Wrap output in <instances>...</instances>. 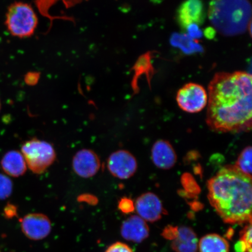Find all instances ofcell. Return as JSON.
<instances>
[{
	"label": "cell",
	"mask_w": 252,
	"mask_h": 252,
	"mask_svg": "<svg viewBox=\"0 0 252 252\" xmlns=\"http://www.w3.org/2000/svg\"><path fill=\"white\" fill-rule=\"evenodd\" d=\"M252 76L247 72H219L209 86L206 122L219 133L251 130Z\"/></svg>",
	"instance_id": "1"
},
{
	"label": "cell",
	"mask_w": 252,
	"mask_h": 252,
	"mask_svg": "<svg viewBox=\"0 0 252 252\" xmlns=\"http://www.w3.org/2000/svg\"><path fill=\"white\" fill-rule=\"evenodd\" d=\"M208 198L223 222H252V177L233 165L223 167L207 183Z\"/></svg>",
	"instance_id": "2"
},
{
	"label": "cell",
	"mask_w": 252,
	"mask_h": 252,
	"mask_svg": "<svg viewBox=\"0 0 252 252\" xmlns=\"http://www.w3.org/2000/svg\"><path fill=\"white\" fill-rule=\"evenodd\" d=\"M209 18L214 27L226 36L244 32L250 24L251 7L248 0H213Z\"/></svg>",
	"instance_id": "3"
},
{
	"label": "cell",
	"mask_w": 252,
	"mask_h": 252,
	"mask_svg": "<svg viewBox=\"0 0 252 252\" xmlns=\"http://www.w3.org/2000/svg\"><path fill=\"white\" fill-rule=\"evenodd\" d=\"M5 25L12 35L24 38L32 35L37 25V18L31 6L16 2L9 6Z\"/></svg>",
	"instance_id": "4"
},
{
	"label": "cell",
	"mask_w": 252,
	"mask_h": 252,
	"mask_svg": "<svg viewBox=\"0 0 252 252\" xmlns=\"http://www.w3.org/2000/svg\"><path fill=\"white\" fill-rule=\"evenodd\" d=\"M21 150L28 167L36 174L45 172L56 159V152L52 145L37 138L25 142Z\"/></svg>",
	"instance_id": "5"
},
{
	"label": "cell",
	"mask_w": 252,
	"mask_h": 252,
	"mask_svg": "<svg viewBox=\"0 0 252 252\" xmlns=\"http://www.w3.org/2000/svg\"><path fill=\"white\" fill-rule=\"evenodd\" d=\"M176 100L184 111L198 113L206 106L208 95L206 91L200 85L189 83L178 91Z\"/></svg>",
	"instance_id": "6"
},
{
	"label": "cell",
	"mask_w": 252,
	"mask_h": 252,
	"mask_svg": "<svg viewBox=\"0 0 252 252\" xmlns=\"http://www.w3.org/2000/svg\"><path fill=\"white\" fill-rule=\"evenodd\" d=\"M108 168L110 173L115 177L127 179L132 177L137 171V160L127 151H115L109 157Z\"/></svg>",
	"instance_id": "7"
},
{
	"label": "cell",
	"mask_w": 252,
	"mask_h": 252,
	"mask_svg": "<svg viewBox=\"0 0 252 252\" xmlns=\"http://www.w3.org/2000/svg\"><path fill=\"white\" fill-rule=\"evenodd\" d=\"M21 228L27 237L39 241L47 237L51 231V222L42 214H28L21 220Z\"/></svg>",
	"instance_id": "8"
},
{
	"label": "cell",
	"mask_w": 252,
	"mask_h": 252,
	"mask_svg": "<svg viewBox=\"0 0 252 252\" xmlns=\"http://www.w3.org/2000/svg\"><path fill=\"white\" fill-rule=\"evenodd\" d=\"M135 208L142 219L152 222L161 219L165 212L161 201L151 192L141 195L135 201Z\"/></svg>",
	"instance_id": "9"
},
{
	"label": "cell",
	"mask_w": 252,
	"mask_h": 252,
	"mask_svg": "<svg viewBox=\"0 0 252 252\" xmlns=\"http://www.w3.org/2000/svg\"><path fill=\"white\" fill-rule=\"evenodd\" d=\"M72 168L79 176L89 178L95 175L100 168V160L97 154L91 150L79 151L72 159Z\"/></svg>",
	"instance_id": "10"
},
{
	"label": "cell",
	"mask_w": 252,
	"mask_h": 252,
	"mask_svg": "<svg viewBox=\"0 0 252 252\" xmlns=\"http://www.w3.org/2000/svg\"><path fill=\"white\" fill-rule=\"evenodd\" d=\"M178 21L183 29L191 24L201 25L205 18L203 4L201 0H187L179 7Z\"/></svg>",
	"instance_id": "11"
},
{
	"label": "cell",
	"mask_w": 252,
	"mask_h": 252,
	"mask_svg": "<svg viewBox=\"0 0 252 252\" xmlns=\"http://www.w3.org/2000/svg\"><path fill=\"white\" fill-rule=\"evenodd\" d=\"M151 157L154 165L162 169H171L177 161L175 151L171 144L166 140H158L154 144Z\"/></svg>",
	"instance_id": "12"
},
{
	"label": "cell",
	"mask_w": 252,
	"mask_h": 252,
	"mask_svg": "<svg viewBox=\"0 0 252 252\" xmlns=\"http://www.w3.org/2000/svg\"><path fill=\"white\" fill-rule=\"evenodd\" d=\"M121 234L126 240L140 243L149 237V228L141 217L132 216L123 222Z\"/></svg>",
	"instance_id": "13"
},
{
	"label": "cell",
	"mask_w": 252,
	"mask_h": 252,
	"mask_svg": "<svg viewBox=\"0 0 252 252\" xmlns=\"http://www.w3.org/2000/svg\"><path fill=\"white\" fill-rule=\"evenodd\" d=\"M171 247L176 252H197L198 239L196 233L188 226L178 227V236L173 240Z\"/></svg>",
	"instance_id": "14"
},
{
	"label": "cell",
	"mask_w": 252,
	"mask_h": 252,
	"mask_svg": "<svg viewBox=\"0 0 252 252\" xmlns=\"http://www.w3.org/2000/svg\"><path fill=\"white\" fill-rule=\"evenodd\" d=\"M1 166L4 171L12 177H20L27 171V163L23 154L18 151H8L3 157Z\"/></svg>",
	"instance_id": "15"
},
{
	"label": "cell",
	"mask_w": 252,
	"mask_h": 252,
	"mask_svg": "<svg viewBox=\"0 0 252 252\" xmlns=\"http://www.w3.org/2000/svg\"><path fill=\"white\" fill-rule=\"evenodd\" d=\"M200 252H229V245L225 238L217 234H208L200 239Z\"/></svg>",
	"instance_id": "16"
},
{
	"label": "cell",
	"mask_w": 252,
	"mask_h": 252,
	"mask_svg": "<svg viewBox=\"0 0 252 252\" xmlns=\"http://www.w3.org/2000/svg\"><path fill=\"white\" fill-rule=\"evenodd\" d=\"M153 53L149 52L146 54L141 56L136 64L135 65L134 70L135 71V75L134 78V89L136 91L138 90L137 81L138 77L141 76L142 74L146 75L148 83L149 85L151 84V81L155 71L153 67L151 59L153 58Z\"/></svg>",
	"instance_id": "17"
},
{
	"label": "cell",
	"mask_w": 252,
	"mask_h": 252,
	"mask_svg": "<svg viewBox=\"0 0 252 252\" xmlns=\"http://www.w3.org/2000/svg\"><path fill=\"white\" fill-rule=\"evenodd\" d=\"M171 42L173 46L179 47L187 54L202 51V47L198 45L197 41L192 39L187 34H173Z\"/></svg>",
	"instance_id": "18"
},
{
	"label": "cell",
	"mask_w": 252,
	"mask_h": 252,
	"mask_svg": "<svg viewBox=\"0 0 252 252\" xmlns=\"http://www.w3.org/2000/svg\"><path fill=\"white\" fill-rule=\"evenodd\" d=\"M252 147L248 146L242 150L236 160L235 166L244 174L252 177Z\"/></svg>",
	"instance_id": "19"
},
{
	"label": "cell",
	"mask_w": 252,
	"mask_h": 252,
	"mask_svg": "<svg viewBox=\"0 0 252 252\" xmlns=\"http://www.w3.org/2000/svg\"><path fill=\"white\" fill-rule=\"evenodd\" d=\"M12 191V183L11 179L4 175L0 174V200L8 197Z\"/></svg>",
	"instance_id": "20"
},
{
	"label": "cell",
	"mask_w": 252,
	"mask_h": 252,
	"mask_svg": "<svg viewBox=\"0 0 252 252\" xmlns=\"http://www.w3.org/2000/svg\"><path fill=\"white\" fill-rule=\"evenodd\" d=\"M252 222H250L240 232V240L243 241L247 245V252H252Z\"/></svg>",
	"instance_id": "21"
},
{
	"label": "cell",
	"mask_w": 252,
	"mask_h": 252,
	"mask_svg": "<svg viewBox=\"0 0 252 252\" xmlns=\"http://www.w3.org/2000/svg\"><path fill=\"white\" fill-rule=\"evenodd\" d=\"M118 208L122 213L129 214L133 213L135 210V205L133 200L127 197H123L119 201Z\"/></svg>",
	"instance_id": "22"
},
{
	"label": "cell",
	"mask_w": 252,
	"mask_h": 252,
	"mask_svg": "<svg viewBox=\"0 0 252 252\" xmlns=\"http://www.w3.org/2000/svg\"><path fill=\"white\" fill-rule=\"evenodd\" d=\"M178 234V226L168 225L163 229L162 235L163 238L168 239V240L173 241L177 237Z\"/></svg>",
	"instance_id": "23"
},
{
	"label": "cell",
	"mask_w": 252,
	"mask_h": 252,
	"mask_svg": "<svg viewBox=\"0 0 252 252\" xmlns=\"http://www.w3.org/2000/svg\"><path fill=\"white\" fill-rule=\"evenodd\" d=\"M188 36L192 39L197 40L203 36L202 32L196 24H191L187 28Z\"/></svg>",
	"instance_id": "24"
},
{
	"label": "cell",
	"mask_w": 252,
	"mask_h": 252,
	"mask_svg": "<svg viewBox=\"0 0 252 252\" xmlns=\"http://www.w3.org/2000/svg\"><path fill=\"white\" fill-rule=\"evenodd\" d=\"M106 252H133L128 245L116 242L109 247Z\"/></svg>",
	"instance_id": "25"
},
{
	"label": "cell",
	"mask_w": 252,
	"mask_h": 252,
	"mask_svg": "<svg viewBox=\"0 0 252 252\" xmlns=\"http://www.w3.org/2000/svg\"><path fill=\"white\" fill-rule=\"evenodd\" d=\"M79 202H85L88 204L95 206L98 203V199L93 194L86 193L80 195L77 198Z\"/></svg>",
	"instance_id": "26"
},
{
	"label": "cell",
	"mask_w": 252,
	"mask_h": 252,
	"mask_svg": "<svg viewBox=\"0 0 252 252\" xmlns=\"http://www.w3.org/2000/svg\"><path fill=\"white\" fill-rule=\"evenodd\" d=\"M5 213L8 218H12L17 215V208L14 205L8 204L5 208Z\"/></svg>",
	"instance_id": "27"
},
{
	"label": "cell",
	"mask_w": 252,
	"mask_h": 252,
	"mask_svg": "<svg viewBox=\"0 0 252 252\" xmlns=\"http://www.w3.org/2000/svg\"><path fill=\"white\" fill-rule=\"evenodd\" d=\"M235 250L236 252H247V245L243 241L240 240L235 244Z\"/></svg>",
	"instance_id": "28"
},
{
	"label": "cell",
	"mask_w": 252,
	"mask_h": 252,
	"mask_svg": "<svg viewBox=\"0 0 252 252\" xmlns=\"http://www.w3.org/2000/svg\"><path fill=\"white\" fill-rule=\"evenodd\" d=\"M233 234H234V231H233L232 229H229L228 232L226 234V235H227V237L228 238H231Z\"/></svg>",
	"instance_id": "29"
},
{
	"label": "cell",
	"mask_w": 252,
	"mask_h": 252,
	"mask_svg": "<svg viewBox=\"0 0 252 252\" xmlns=\"http://www.w3.org/2000/svg\"><path fill=\"white\" fill-rule=\"evenodd\" d=\"M1 101H0V110H1Z\"/></svg>",
	"instance_id": "30"
}]
</instances>
